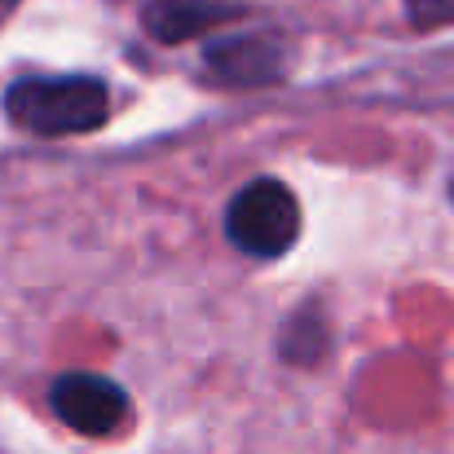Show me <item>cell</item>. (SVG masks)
<instances>
[{
  "instance_id": "obj_1",
  "label": "cell",
  "mask_w": 454,
  "mask_h": 454,
  "mask_svg": "<svg viewBox=\"0 0 454 454\" xmlns=\"http://www.w3.org/2000/svg\"><path fill=\"white\" fill-rule=\"evenodd\" d=\"M4 115L35 137H75L111 120V89L98 75H27L4 89Z\"/></svg>"
},
{
  "instance_id": "obj_2",
  "label": "cell",
  "mask_w": 454,
  "mask_h": 454,
  "mask_svg": "<svg viewBox=\"0 0 454 454\" xmlns=\"http://www.w3.org/2000/svg\"><path fill=\"white\" fill-rule=\"evenodd\" d=\"M225 239L252 261H278L301 239V199L278 176L247 181L225 203Z\"/></svg>"
},
{
  "instance_id": "obj_3",
  "label": "cell",
  "mask_w": 454,
  "mask_h": 454,
  "mask_svg": "<svg viewBox=\"0 0 454 454\" xmlns=\"http://www.w3.org/2000/svg\"><path fill=\"white\" fill-rule=\"evenodd\" d=\"M53 415L80 437H115L129 424V393L98 371H67L49 388Z\"/></svg>"
},
{
  "instance_id": "obj_4",
  "label": "cell",
  "mask_w": 454,
  "mask_h": 454,
  "mask_svg": "<svg viewBox=\"0 0 454 454\" xmlns=\"http://www.w3.org/2000/svg\"><path fill=\"white\" fill-rule=\"evenodd\" d=\"M243 4L239 0H151L142 22L154 40L163 44H181V40H199L207 35L212 27L239 18Z\"/></svg>"
},
{
  "instance_id": "obj_5",
  "label": "cell",
  "mask_w": 454,
  "mask_h": 454,
  "mask_svg": "<svg viewBox=\"0 0 454 454\" xmlns=\"http://www.w3.org/2000/svg\"><path fill=\"white\" fill-rule=\"evenodd\" d=\"M203 58H207L212 75L225 84H274L283 75V49L270 40H252V35L216 40V44H207Z\"/></svg>"
},
{
  "instance_id": "obj_6",
  "label": "cell",
  "mask_w": 454,
  "mask_h": 454,
  "mask_svg": "<svg viewBox=\"0 0 454 454\" xmlns=\"http://www.w3.org/2000/svg\"><path fill=\"white\" fill-rule=\"evenodd\" d=\"M406 13H411V27L433 31L454 22V0H406Z\"/></svg>"
},
{
  "instance_id": "obj_7",
  "label": "cell",
  "mask_w": 454,
  "mask_h": 454,
  "mask_svg": "<svg viewBox=\"0 0 454 454\" xmlns=\"http://www.w3.org/2000/svg\"><path fill=\"white\" fill-rule=\"evenodd\" d=\"M13 4H18V0H0V18H4V13H13Z\"/></svg>"
},
{
  "instance_id": "obj_8",
  "label": "cell",
  "mask_w": 454,
  "mask_h": 454,
  "mask_svg": "<svg viewBox=\"0 0 454 454\" xmlns=\"http://www.w3.org/2000/svg\"><path fill=\"white\" fill-rule=\"evenodd\" d=\"M450 203H454V185H450Z\"/></svg>"
}]
</instances>
